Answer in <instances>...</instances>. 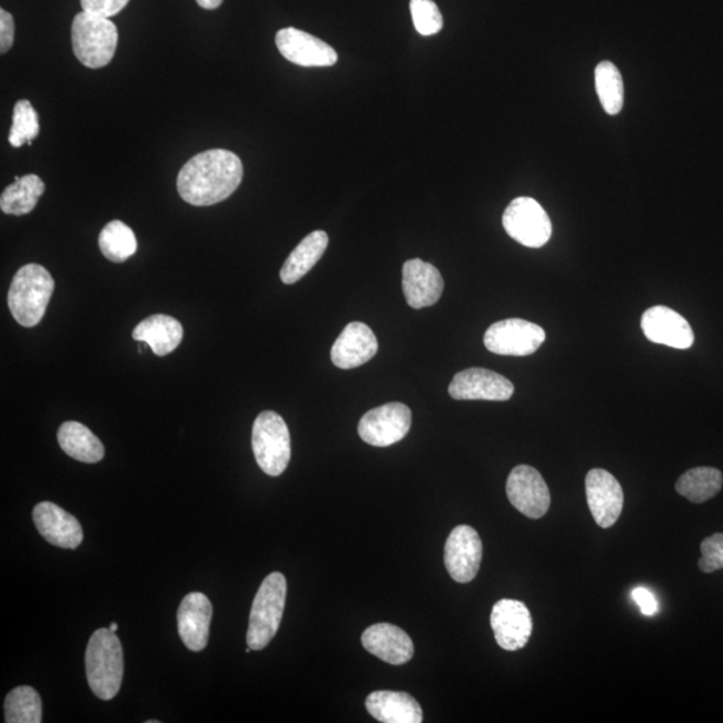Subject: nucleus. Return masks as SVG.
<instances>
[{"label": "nucleus", "mask_w": 723, "mask_h": 723, "mask_svg": "<svg viewBox=\"0 0 723 723\" xmlns=\"http://www.w3.org/2000/svg\"><path fill=\"white\" fill-rule=\"evenodd\" d=\"M242 164L226 149H210L190 159L177 176V190L195 207L215 206L228 199L242 180Z\"/></svg>", "instance_id": "nucleus-1"}, {"label": "nucleus", "mask_w": 723, "mask_h": 723, "mask_svg": "<svg viewBox=\"0 0 723 723\" xmlns=\"http://www.w3.org/2000/svg\"><path fill=\"white\" fill-rule=\"evenodd\" d=\"M85 665L91 692L102 701L113 700L123 679V651L115 631H96L88 644Z\"/></svg>", "instance_id": "nucleus-2"}, {"label": "nucleus", "mask_w": 723, "mask_h": 723, "mask_svg": "<svg viewBox=\"0 0 723 723\" xmlns=\"http://www.w3.org/2000/svg\"><path fill=\"white\" fill-rule=\"evenodd\" d=\"M56 281L42 266L26 265L16 274L9 289V308L12 317L23 327L41 324L49 306Z\"/></svg>", "instance_id": "nucleus-3"}, {"label": "nucleus", "mask_w": 723, "mask_h": 723, "mask_svg": "<svg viewBox=\"0 0 723 723\" xmlns=\"http://www.w3.org/2000/svg\"><path fill=\"white\" fill-rule=\"evenodd\" d=\"M72 51L89 69H101L111 62L118 44V30L109 18L80 12L71 26Z\"/></svg>", "instance_id": "nucleus-4"}, {"label": "nucleus", "mask_w": 723, "mask_h": 723, "mask_svg": "<svg viewBox=\"0 0 723 723\" xmlns=\"http://www.w3.org/2000/svg\"><path fill=\"white\" fill-rule=\"evenodd\" d=\"M287 596L286 577L274 572L263 581L249 615L247 644L252 651L266 648L280 627Z\"/></svg>", "instance_id": "nucleus-5"}, {"label": "nucleus", "mask_w": 723, "mask_h": 723, "mask_svg": "<svg viewBox=\"0 0 723 723\" xmlns=\"http://www.w3.org/2000/svg\"><path fill=\"white\" fill-rule=\"evenodd\" d=\"M252 449L259 468L268 476L278 477L291 459V436L278 413L263 412L255 419Z\"/></svg>", "instance_id": "nucleus-6"}, {"label": "nucleus", "mask_w": 723, "mask_h": 723, "mask_svg": "<svg viewBox=\"0 0 723 723\" xmlns=\"http://www.w3.org/2000/svg\"><path fill=\"white\" fill-rule=\"evenodd\" d=\"M503 226L506 234L521 245L541 248L552 235V222L545 209L531 197H517L505 209Z\"/></svg>", "instance_id": "nucleus-7"}, {"label": "nucleus", "mask_w": 723, "mask_h": 723, "mask_svg": "<svg viewBox=\"0 0 723 723\" xmlns=\"http://www.w3.org/2000/svg\"><path fill=\"white\" fill-rule=\"evenodd\" d=\"M412 427V410L404 404L390 403L367 412L359 420L358 433L366 444L387 448L406 437Z\"/></svg>", "instance_id": "nucleus-8"}, {"label": "nucleus", "mask_w": 723, "mask_h": 723, "mask_svg": "<svg viewBox=\"0 0 723 723\" xmlns=\"http://www.w3.org/2000/svg\"><path fill=\"white\" fill-rule=\"evenodd\" d=\"M545 331L524 319H505L492 325L484 335L485 347L493 354L525 357L544 344Z\"/></svg>", "instance_id": "nucleus-9"}, {"label": "nucleus", "mask_w": 723, "mask_h": 723, "mask_svg": "<svg viewBox=\"0 0 723 723\" xmlns=\"http://www.w3.org/2000/svg\"><path fill=\"white\" fill-rule=\"evenodd\" d=\"M506 496L521 514L534 521L547 515L551 506L547 483L541 472L528 465H518L511 472L506 482Z\"/></svg>", "instance_id": "nucleus-10"}, {"label": "nucleus", "mask_w": 723, "mask_h": 723, "mask_svg": "<svg viewBox=\"0 0 723 723\" xmlns=\"http://www.w3.org/2000/svg\"><path fill=\"white\" fill-rule=\"evenodd\" d=\"M483 561V542L469 525H458L445 544V567L453 581L469 583L475 578Z\"/></svg>", "instance_id": "nucleus-11"}, {"label": "nucleus", "mask_w": 723, "mask_h": 723, "mask_svg": "<svg viewBox=\"0 0 723 723\" xmlns=\"http://www.w3.org/2000/svg\"><path fill=\"white\" fill-rule=\"evenodd\" d=\"M491 626L499 647L517 651L527 646L534 621L523 602L502 600L492 608Z\"/></svg>", "instance_id": "nucleus-12"}, {"label": "nucleus", "mask_w": 723, "mask_h": 723, "mask_svg": "<svg viewBox=\"0 0 723 723\" xmlns=\"http://www.w3.org/2000/svg\"><path fill=\"white\" fill-rule=\"evenodd\" d=\"M515 386L502 374L472 367L456 374L449 385L452 398L457 400H508L514 396Z\"/></svg>", "instance_id": "nucleus-13"}, {"label": "nucleus", "mask_w": 723, "mask_h": 723, "mask_svg": "<svg viewBox=\"0 0 723 723\" xmlns=\"http://www.w3.org/2000/svg\"><path fill=\"white\" fill-rule=\"evenodd\" d=\"M280 55L304 68H330L338 62V55L321 39L295 28L278 31L275 38Z\"/></svg>", "instance_id": "nucleus-14"}, {"label": "nucleus", "mask_w": 723, "mask_h": 723, "mask_svg": "<svg viewBox=\"0 0 723 723\" xmlns=\"http://www.w3.org/2000/svg\"><path fill=\"white\" fill-rule=\"evenodd\" d=\"M586 496L591 514L601 528H611L620 521L624 495L617 479L604 469H593L586 477Z\"/></svg>", "instance_id": "nucleus-15"}, {"label": "nucleus", "mask_w": 723, "mask_h": 723, "mask_svg": "<svg viewBox=\"0 0 723 723\" xmlns=\"http://www.w3.org/2000/svg\"><path fill=\"white\" fill-rule=\"evenodd\" d=\"M641 326L646 338L654 344L679 348V350H686L694 344L692 326L681 314L666 306L648 308L643 314Z\"/></svg>", "instance_id": "nucleus-16"}, {"label": "nucleus", "mask_w": 723, "mask_h": 723, "mask_svg": "<svg viewBox=\"0 0 723 723\" xmlns=\"http://www.w3.org/2000/svg\"><path fill=\"white\" fill-rule=\"evenodd\" d=\"M32 521L44 541L56 547L76 549L83 542L80 522L55 503L37 504L32 511Z\"/></svg>", "instance_id": "nucleus-17"}, {"label": "nucleus", "mask_w": 723, "mask_h": 723, "mask_svg": "<svg viewBox=\"0 0 723 723\" xmlns=\"http://www.w3.org/2000/svg\"><path fill=\"white\" fill-rule=\"evenodd\" d=\"M403 288L407 305L414 310L437 304L444 291L438 269L420 259L407 260L403 268Z\"/></svg>", "instance_id": "nucleus-18"}, {"label": "nucleus", "mask_w": 723, "mask_h": 723, "mask_svg": "<svg viewBox=\"0 0 723 723\" xmlns=\"http://www.w3.org/2000/svg\"><path fill=\"white\" fill-rule=\"evenodd\" d=\"M378 340L372 328L353 321L341 331L331 348L333 364L341 370L355 369L376 357Z\"/></svg>", "instance_id": "nucleus-19"}, {"label": "nucleus", "mask_w": 723, "mask_h": 723, "mask_svg": "<svg viewBox=\"0 0 723 723\" xmlns=\"http://www.w3.org/2000/svg\"><path fill=\"white\" fill-rule=\"evenodd\" d=\"M212 613V604L207 595L201 593L188 594L177 611L181 641L194 653H200L207 647Z\"/></svg>", "instance_id": "nucleus-20"}, {"label": "nucleus", "mask_w": 723, "mask_h": 723, "mask_svg": "<svg viewBox=\"0 0 723 723\" xmlns=\"http://www.w3.org/2000/svg\"><path fill=\"white\" fill-rule=\"evenodd\" d=\"M361 644L370 654L394 666L405 665L414 655L412 637L390 623H378L367 628L361 635Z\"/></svg>", "instance_id": "nucleus-21"}, {"label": "nucleus", "mask_w": 723, "mask_h": 723, "mask_svg": "<svg viewBox=\"0 0 723 723\" xmlns=\"http://www.w3.org/2000/svg\"><path fill=\"white\" fill-rule=\"evenodd\" d=\"M366 709L383 723H420L423 709L414 696L403 692H374L366 700Z\"/></svg>", "instance_id": "nucleus-22"}, {"label": "nucleus", "mask_w": 723, "mask_h": 723, "mask_svg": "<svg viewBox=\"0 0 723 723\" xmlns=\"http://www.w3.org/2000/svg\"><path fill=\"white\" fill-rule=\"evenodd\" d=\"M182 337L184 328L180 321L162 314L143 319L133 330L135 340L149 345L159 357L175 351Z\"/></svg>", "instance_id": "nucleus-23"}, {"label": "nucleus", "mask_w": 723, "mask_h": 723, "mask_svg": "<svg viewBox=\"0 0 723 723\" xmlns=\"http://www.w3.org/2000/svg\"><path fill=\"white\" fill-rule=\"evenodd\" d=\"M328 247V235L314 231L306 236L288 256L280 269V279L285 285H294L311 271Z\"/></svg>", "instance_id": "nucleus-24"}, {"label": "nucleus", "mask_w": 723, "mask_h": 723, "mask_svg": "<svg viewBox=\"0 0 723 723\" xmlns=\"http://www.w3.org/2000/svg\"><path fill=\"white\" fill-rule=\"evenodd\" d=\"M58 443L66 455L77 462L96 464L105 456L103 445L96 434L76 420H68L59 427Z\"/></svg>", "instance_id": "nucleus-25"}, {"label": "nucleus", "mask_w": 723, "mask_h": 723, "mask_svg": "<svg viewBox=\"0 0 723 723\" xmlns=\"http://www.w3.org/2000/svg\"><path fill=\"white\" fill-rule=\"evenodd\" d=\"M44 189V182L37 175H26L21 179L17 177L16 181L3 190L0 208L6 215H28L37 207Z\"/></svg>", "instance_id": "nucleus-26"}, {"label": "nucleus", "mask_w": 723, "mask_h": 723, "mask_svg": "<svg viewBox=\"0 0 723 723\" xmlns=\"http://www.w3.org/2000/svg\"><path fill=\"white\" fill-rule=\"evenodd\" d=\"M722 484L721 471L702 466L683 473L675 484V489L689 502L702 504L719 495Z\"/></svg>", "instance_id": "nucleus-27"}, {"label": "nucleus", "mask_w": 723, "mask_h": 723, "mask_svg": "<svg viewBox=\"0 0 723 723\" xmlns=\"http://www.w3.org/2000/svg\"><path fill=\"white\" fill-rule=\"evenodd\" d=\"M98 245L105 258L113 263L127 261L137 251L133 229L120 220L110 221L105 226Z\"/></svg>", "instance_id": "nucleus-28"}, {"label": "nucleus", "mask_w": 723, "mask_h": 723, "mask_svg": "<svg viewBox=\"0 0 723 723\" xmlns=\"http://www.w3.org/2000/svg\"><path fill=\"white\" fill-rule=\"evenodd\" d=\"M4 721L8 723H41L42 700L37 690L30 686L11 690L6 696Z\"/></svg>", "instance_id": "nucleus-29"}, {"label": "nucleus", "mask_w": 723, "mask_h": 723, "mask_svg": "<svg viewBox=\"0 0 723 723\" xmlns=\"http://www.w3.org/2000/svg\"><path fill=\"white\" fill-rule=\"evenodd\" d=\"M595 85L596 93L606 113L620 115L624 101L623 78L613 62L604 61L596 66Z\"/></svg>", "instance_id": "nucleus-30"}, {"label": "nucleus", "mask_w": 723, "mask_h": 723, "mask_svg": "<svg viewBox=\"0 0 723 723\" xmlns=\"http://www.w3.org/2000/svg\"><path fill=\"white\" fill-rule=\"evenodd\" d=\"M39 135V117L37 110L28 100L18 101L12 115V125L9 135V142L14 148H21L23 143L34 140Z\"/></svg>", "instance_id": "nucleus-31"}, {"label": "nucleus", "mask_w": 723, "mask_h": 723, "mask_svg": "<svg viewBox=\"0 0 723 723\" xmlns=\"http://www.w3.org/2000/svg\"><path fill=\"white\" fill-rule=\"evenodd\" d=\"M410 11L413 23L420 36L430 37L442 31L443 14L433 0H410Z\"/></svg>", "instance_id": "nucleus-32"}, {"label": "nucleus", "mask_w": 723, "mask_h": 723, "mask_svg": "<svg viewBox=\"0 0 723 723\" xmlns=\"http://www.w3.org/2000/svg\"><path fill=\"white\" fill-rule=\"evenodd\" d=\"M699 567L705 574L723 570V534L706 537L701 544Z\"/></svg>", "instance_id": "nucleus-33"}, {"label": "nucleus", "mask_w": 723, "mask_h": 723, "mask_svg": "<svg viewBox=\"0 0 723 723\" xmlns=\"http://www.w3.org/2000/svg\"><path fill=\"white\" fill-rule=\"evenodd\" d=\"M130 0H81L82 11L103 18L115 17L127 8Z\"/></svg>", "instance_id": "nucleus-34"}, {"label": "nucleus", "mask_w": 723, "mask_h": 723, "mask_svg": "<svg viewBox=\"0 0 723 723\" xmlns=\"http://www.w3.org/2000/svg\"><path fill=\"white\" fill-rule=\"evenodd\" d=\"M16 23L9 11L0 10V52L6 55L14 44Z\"/></svg>", "instance_id": "nucleus-35"}, {"label": "nucleus", "mask_w": 723, "mask_h": 723, "mask_svg": "<svg viewBox=\"0 0 723 723\" xmlns=\"http://www.w3.org/2000/svg\"><path fill=\"white\" fill-rule=\"evenodd\" d=\"M633 600L640 606L642 614L646 616H654L658 613L660 604L651 591L644 587H637L633 591Z\"/></svg>", "instance_id": "nucleus-36"}, {"label": "nucleus", "mask_w": 723, "mask_h": 723, "mask_svg": "<svg viewBox=\"0 0 723 723\" xmlns=\"http://www.w3.org/2000/svg\"><path fill=\"white\" fill-rule=\"evenodd\" d=\"M196 3L202 9L216 10L220 8L222 0H196Z\"/></svg>", "instance_id": "nucleus-37"}, {"label": "nucleus", "mask_w": 723, "mask_h": 723, "mask_svg": "<svg viewBox=\"0 0 723 723\" xmlns=\"http://www.w3.org/2000/svg\"><path fill=\"white\" fill-rule=\"evenodd\" d=\"M109 628L111 631H115V633H116V631L118 630V624L117 623H111Z\"/></svg>", "instance_id": "nucleus-38"}, {"label": "nucleus", "mask_w": 723, "mask_h": 723, "mask_svg": "<svg viewBox=\"0 0 723 723\" xmlns=\"http://www.w3.org/2000/svg\"><path fill=\"white\" fill-rule=\"evenodd\" d=\"M147 723H159V721L152 720V721H147Z\"/></svg>", "instance_id": "nucleus-39"}]
</instances>
